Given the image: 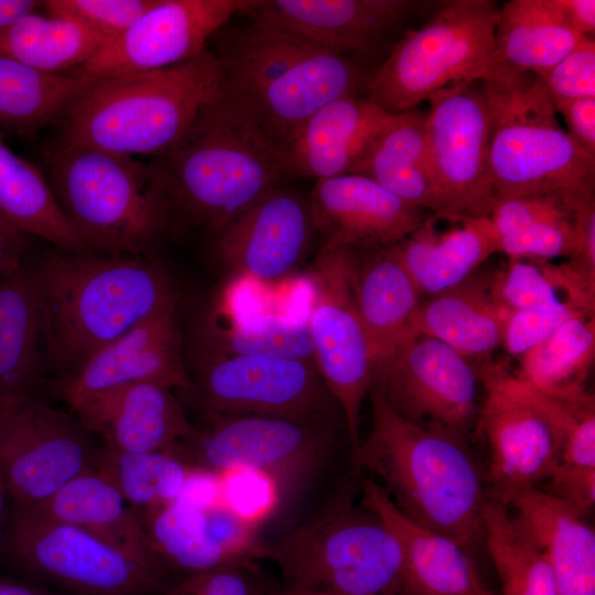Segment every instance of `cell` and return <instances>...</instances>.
I'll list each match as a JSON object with an SVG mask.
<instances>
[{"mask_svg": "<svg viewBox=\"0 0 595 595\" xmlns=\"http://www.w3.org/2000/svg\"><path fill=\"white\" fill-rule=\"evenodd\" d=\"M255 561L237 562L184 576L164 595H273Z\"/></svg>", "mask_w": 595, "mask_h": 595, "instance_id": "7dc6e473", "label": "cell"}, {"mask_svg": "<svg viewBox=\"0 0 595 595\" xmlns=\"http://www.w3.org/2000/svg\"><path fill=\"white\" fill-rule=\"evenodd\" d=\"M561 19L581 36L594 37V0H551Z\"/></svg>", "mask_w": 595, "mask_h": 595, "instance_id": "11a10c76", "label": "cell"}, {"mask_svg": "<svg viewBox=\"0 0 595 595\" xmlns=\"http://www.w3.org/2000/svg\"><path fill=\"white\" fill-rule=\"evenodd\" d=\"M95 468L139 515L180 499L196 474L203 473L174 450L127 453L106 445L99 450Z\"/></svg>", "mask_w": 595, "mask_h": 595, "instance_id": "ab89813d", "label": "cell"}, {"mask_svg": "<svg viewBox=\"0 0 595 595\" xmlns=\"http://www.w3.org/2000/svg\"><path fill=\"white\" fill-rule=\"evenodd\" d=\"M483 86L491 118L489 169L496 201L594 196L595 155L561 127L540 77L498 66Z\"/></svg>", "mask_w": 595, "mask_h": 595, "instance_id": "52a82bcc", "label": "cell"}, {"mask_svg": "<svg viewBox=\"0 0 595 595\" xmlns=\"http://www.w3.org/2000/svg\"><path fill=\"white\" fill-rule=\"evenodd\" d=\"M540 79L553 99L595 97L594 37L582 36Z\"/></svg>", "mask_w": 595, "mask_h": 595, "instance_id": "681fc988", "label": "cell"}, {"mask_svg": "<svg viewBox=\"0 0 595 595\" xmlns=\"http://www.w3.org/2000/svg\"><path fill=\"white\" fill-rule=\"evenodd\" d=\"M424 130L447 218L489 216L496 202L489 169L491 118L483 79L428 99Z\"/></svg>", "mask_w": 595, "mask_h": 595, "instance_id": "e0dca14e", "label": "cell"}, {"mask_svg": "<svg viewBox=\"0 0 595 595\" xmlns=\"http://www.w3.org/2000/svg\"><path fill=\"white\" fill-rule=\"evenodd\" d=\"M361 500L389 527L402 555L400 595H497L459 543L404 516L371 477L360 476Z\"/></svg>", "mask_w": 595, "mask_h": 595, "instance_id": "cb8c5ba5", "label": "cell"}, {"mask_svg": "<svg viewBox=\"0 0 595 595\" xmlns=\"http://www.w3.org/2000/svg\"><path fill=\"white\" fill-rule=\"evenodd\" d=\"M576 315L583 314L530 309L511 311L506 322L501 345L510 355L521 357Z\"/></svg>", "mask_w": 595, "mask_h": 595, "instance_id": "f907efd6", "label": "cell"}, {"mask_svg": "<svg viewBox=\"0 0 595 595\" xmlns=\"http://www.w3.org/2000/svg\"><path fill=\"white\" fill-rule=\"evenodd\" d=\"M156 0H48L44 12L74 20L108 43L127 31Z\"/></svg>", "mask_w": 595, "mask_h": 595, "instance_id": "ee69618b", "label": "cell"}, {"mask_svg": "<svg viewBox=\"0 0 595 595\" xmlns=\"http://www.w3.org/2000/svg\"><path fill=\"white\" fill-rule=\"evenodd\" d=\"M91 432L41 393L0 408V470L12 506L34 507L96 467Z\"/></svg>", "mask_w": 595, "mask_h": 595, "instance_id": "5bb4252c", "label": "cell"}, {"mask_svg": "<svg viewBox=\"0 0 595 595\" xmlns=\"http://www.w3.org/2000/svg\"><path fill=\"white\" fill-rule=\"evenodd\" d=\"M45 372L40 304L26 258L0 281V408L41 393Z\"/></svg>", "mask_w": 595, "mask_h": 595, "instance_id": "d6a6232c", "label": "cell"}, {"mask_svg": "<svg viewBox=\"0 0 595 595\" xmlns=\"http://www.w3.org/2000/svg\"><path fill=\"white\" fill-rule=\"evenodd\" d=\"M251 0H156L127 31L69 73L85 79L162 69L199 56Z\"/></svg>", "mask_w": 595, "mask_h": 595, "instance_id": "ac0fdd59", "label": "cell"}, {"mask_svg": "<svg viewBox=\"0 0 595 595\" xmlns=\"http://www.w3.org/2000/svg\"><path fill=\"white\" fill-rule=\"evenodd\" d=\"M554 108L566 125L567 134L595 155V97L553 99Z\"/></svg>", "mask_w": 595, "mask_h": 595, "instance_id": "816d5d0a", "label": "cell"}, {"mask_svg": "<svg viewBox=\"0 0 595 595\" xmlns=\"http://www.w3.org/2000/svg\"><path fill=\"white\" fill-rule=\"evenodd\" d=\"M29 255L28 235L0 214V281L17 271Z\"/></svg>", "mask_w": 595, "mask_h": 595, "instance_id": "db71d44e", "label": "cell"}, {"mask_svg": "<svg viewBox=\"0 0 595 595\" xmlns=\"http://www.w3.org/2000/svg\"><path fill=\"white\" fill-rule=\"evenodd\" d=\"M87 79L47 74L0 56V130L29 134L62 120Z\"/></svg>", "mask_w": 595, "mask_h": 595, "instance_id": "74e56055", "label": "cell"}, {"mask_svg": "<svg viewBox=\"0 0 595 595\" xmlns=\"http://www.w3.org/2000/svg\"><path fill=\"white\" fill-rule=\"evenodd\" d=\"M210 425L175 450L194 468L220 475L250 469L269 477L280 509H289L327 473L338 457L339 423L266 415H212Z\"/></svg>", "mask_w": 595, "mask_h": 595, "instance_id": "30bf717a", "label": "cell"}, {"mask_svg": "<svg viewBox=\"0 0 595 595\" xmlns=\"http://www.w3.org/2000/svg\"><path fill=\"white\" fill-rule=\"evenodd\" d=\"M73 413L119 452L172 451L196 431L172 389L152 382L126 387Z\"/></svg>", "mask_w": 595, "mask_h": 595, "instance_id": "d4e9b609", "label": "cell"}, {"mask_svg": "<svg viewBox=\"0 0 595 595\" xmlns=\"http://www.w3.org/2000/svg\"><path fill=\"white\" fill-rule=\"evenodd\" d=\"M581 37L561 19L551 0H509L499 7L496 22L498 66L541 77Z\"/></svg>", "mask_w": 595, "mask_h": 595, "instance_id": "836d02e7", "label": "cell"}, {"mask_svg": "<svg viewBox=\"0 0 595 595\" xmlns=\"http://www.w3.org/2000/svg\"><path fill=\"white\" fill-rule=\"evenodd\" d=\"M192 391L210 415L252 414L345 425L316 366L307 361L213 356L202 366Z\"/></svg>", "mask_w": 595, "mask_h": 595, "instance_id": "2e32d148", "label": "cell"}, {"mask_svg": "<svg viewBox=\"0 0 595 595\" xmlns=\"http://www.w3.org/2000/svg\"><path fill=\"white\" fill-rule=\"evenodd\" d=\"M105 41L68 18L32 11L0 32V56L47 74H69L88 63Z\"/></svg>", "mask_w": 595, "mask_h": 595, "instance_id": "d590c367", "label": "cell"}, {"mask_svg": "<svg viewBox=\"0 0 595 595\" xmlns=\"http://www.w3.org/2000/svg\"><path fill=\"white\" fill-rule=\"evenodd\" d=\"M371 430L351 459L375 475L408 518L459 543L474 558L484 547L490 499L486 466L461 435L407 421L371 386Z\"/></svg>", "mask_w": 595, "mask_h": 595, "instance_id": "7a4b0ae2", "label": "cell"}, {"mask_svg": "<svg viewBox=\"0 0 595 595\" xmlns=\"http://www.w3.org/2000/svg\"><path fill=\"white\" fill-rule=\"evenodd\" d=\"M314 229L325 246L368 250L399 244L426 217L374 180L344 174L317 180L309 198Z\"/></svg>", "mask_w": 595, "mask_h": 595, "instance_id": "603a6c76", "label": "cell"}, {"mask_svg": "<svg viewBox=\"0 0 595 595\" xmlns=\"http://www.w3.org/2000/svg\"><path fill=\"white\" fill-rule=\"evenodd\" d=\"M45 369L66 378L104 346L175 306L165 271L144 256L55 249L28 257Z\"/></svg>", "mask_w": 595, "mask_h": 595, "instance_id": "6da1fadb", "label": "cell"}, {"mask_svg": "<svg viewBox=\"0 0 595 595\" xmlns=\"http://www.w3.org/2000/svg\"><path fill=\"white\" fill-rule=\"evenodd\" d=\"M433 2L413 0H259L242 12L252 22L347 57L367 55Z\"/></svg>", "mask_w": 595, "mask_h": 595, "instance_id": "44dd1931", "label": "cell"}, {"mask_svg": "<svg viewBox=\"0 0 595 595\" xmlns=\"http://www.w3.org/2000/svg\"><path fill=\"white\" fill-rule=\"evenodd\" d=\"M289 592V591H288ZM292 595H335V594H314V593H292Z\"/></svg>", "mask_w": 595, "mask_h": 595, "instance_id": "94428289", "label": "cell"}, {"mask_svg": "<svg viewBox=\"0 0 595 595\" xmlns=\"http://www.w3.org/2000/svg\"><path fill=\"white\" fill-rule=\"evenodd\" d=\"M556 397L565 413L559 467L539 489L591 515L595 505V398L587 390Z\"/></svg>", "mask_w": 595, "mask_h": 595, "instance_id": "b9f144b4", "label": "cell"}, {"mask_svg": "<svg viewBox=\"0 0 595 595\" xmlns=\"http://www.w3.org/2000/svg\"><path fill=\"white\" fill-rule=\"evenodd\" d=\"M47 181L90 252L143 256L169 225L172 206L152 166L132 156L58 144Z\"/></svg>", "mask_w": 595, "mask_h": 595, "instance_id": "ba28073f", "label": "cell"}, {"mask_svg": "<svg viewBox=\"0 0 595 595\" xmlns=\"http://www.w3.org/2000/svg\"><path fill=\"white\" fill-rule=\"evenodd\" d=\"M425 111L390 113L350 174L367 176L405 203L447 218L433 175L424 130Z\"/></svg>", "mask_w": 595, "mask_h": 595, "instance_id": "f1b7e54d", "label": "cell"}, {"mask_svg": "<svg viewBox=\"0 0 595 595\" xmlns=\"http://www.w3.org/2000/svg\"><path fill=\"white\" fill-rule=\"evenodd\" d=\"M497 270H477L459 284L422 299L411 335L433 337L470 358H487L501 345L510 310L496 288Z\"/></svg>", "mask_w": 595, "mask_h": 595, "instance_id": "484cf974", "label": "cell"}, {"mask_svg": "<svg viewBox=\"0 0 595 595\" xmlns=\"http://www.w3.org/2000/svg\"><path fill=\"white\" fill-rule=\"evenodd\" d=\"M389 115L367 98L325 105L281 148L288 174L316 180L350 174Z\"/></svg>", "mask_w": 595, "mask_h": 595, "instance_id": "4316f807", "label": "cell"}, {"mask_svg": "<svg viewBox=\"0 0 595 595\" xmlns=\"http://www.w3.org/2000/svg\"><path fill=\"white\" fill-rule=\"evenodd\" d=\"M151 166L172 208L216 232L289 175L281 149L224 89Z\"/></svg>", "mask_w": 595, "mask_h": 595, "instance_id": "3957f363", "label": "cell"}, {"mask_svg": "<svg viewBox=\"0 0 595 595\" xmlns=\"http://www.w3.org/2000/svg\"><path fill=\"white\" fill-rule=\"evenodd\" d=\"M484 547L501 595H558L541 544L507 505L493 499L484 511Z\"/></svg>", "mask_w": 595, "mask_h": 595, "instance_id": "8d00e7d4", "label": "cell"}, {"mask_svg": "<svg viewBox=\"0 0 595 595\" xmlns=\"http://www.w3.org/2000/svg\"><path fill=\"white\" fill-rule=\"evenodd\" d=\"M543 548L558 595H595V531L591 515L539 489L507 505Z\"/></svg>", "mask_w": 595, "mask_h": 595, "instance_id": "f546056e", "label": "cell"}, {"mask_svg": "<svg viewBox=\"0 0 595 595\" xmlns=\"http://www.w3.org/2000/svg\"><path fill=\"white\" fill-rule=\"evenodd\" d=\"M140 517L158 558L184 576L264 558L259 526L220 498L197 502L181 497Z\"/></svg>", "mask_w": 595, "mask_h": 595, "instance_id": "d6986e66", "label": "cell"}, {"mask_svg": "<svg viewBox=\"0 0 595 595\" xmlns=\"http://www.w3.org/2000/svg\"><path fill=\"white\" fill-rule=\"evenodd\" d=\"M215 55L223 89L280 149L318 109L357 97L368 83L350 57L252 21L225 36Z\"/></svg>", "mask_w": 595, "mask_h": 595, "instance_id": "5b68a950", "label": "cell"}, {"mask_svg": "<svg viewBox=\"0 0 595 595\" xmlns=\"http://www.w3.org/2000/svg\"><path fill=\"white\" fill-rule=\"evenodd\" d=\"M181 335L172 306L137 325L91 355L73 375L58 382L61 398L72 412L126 387L152 382L193 390L181 354Z\"/></svg>", "mask_w": 595, "mask_h": 595, "instance_id": "ffe728a7", "label": "cell"}, {"mask_svg": "<svg viewBox=\"0 0 595 595\" xmlns=\"http://www.w3.org/2000/svg\"><path fill=\"white\" fill-rule=\"evenodd\" d=\"M314 230L309 199L277 186L217 232L216 251L226 268L270 282L300 263Z\"/></svg>", "mask_w": 595, "mask_h": 595, "instance_id": "7402d4cb", "label": "cell"}, {"mask_svg": "<svg viewBox=\"0 0 595 595\" xmlns=\"http://www.w3.org/2000/svg\"><path fill=\"white\" fill-rule=\"evenodd\" d=\"M357 261L355 248L323 245L306 273L312 292L306 320L315 365L343 413L351 459L361 441V408L374 372L355 299Z\"/></svg>", "mask_w": 595, "mask_h": 595, "instance_id": "7c38bea8", "label": "cell"}, {"mask_svg": "<svg viewBox=\"0 0 595 595\" xmlns=\"http://www.w3.org/2000/svg\"><path fill=\"white\" fill-rule=\"evenodd\" d=\"M491 0H450L407 31L369 76L367 99L389 113L415 108L445 88L485 79L498 67Z\"/></svg>", "mask_w": 595, "mask_h": 595, "instance_id": "9c48e42d", "label": "cell"}, {"mask_svg": "<svg viewBox=\"0 0 595 595\" xmlns=\"http://www.w3.org/2000/svg\"><path fill=\"white\" fill-rule=\"evenodd\" d=\"M592 197L547 194L501 198L494 204L489 218L499 239L536 223L572 214Z\"/></svg>", "mask_w": 595, "mask_h": 595, "instance_id": "bcb514c9", "label": "cell"}, {"mask_svg": "<svg viewBox=\"0 0 595 595\" xmlns=\"http://www.w3.org/2000/svg\"><path fill=\"white\" fill-rule=\"evenodd\" d=\"M440 230L436 215H429L396 253L423 298L451 289L476 272L498 252V238L489 216L452 219Z\"/></svg>", "mask_w": 595, "mask_h": 595, "instance_id": "83f0119b", "label": "cell"}, {"mask_svg": "<svg viewBox=\"0 0 595 595\" xmlns=\"http://www.w3.org/2000/svg\"><path fill=\"white\" fill-rule=\"evenodd\" d=\"M273 595H292L290 592H288L286 589H277Z\"/></svg>", "mask_w": 595, "mask_h": 595, "instance_id": "91938a15", "label": "cell"}, {"mask_svg": "<svg viewBox=\"0 0 595 595\" xmlns=\"http://www.w3.org/2000/svg\"><path fill=\"white\" fill-rule=\"evenodd\" d=\"M520 358L518 377L537 391L564 396L586 389L595 359V315H576Z\"/></svg>", "mask_w": 595, "mask_h": 595, "instance_id": "60d3db41", "label": "cell"}, {"mask_svg": "<svg viewBox=\"0 0 595 595\" xmlns=\"http://www.w3.org/2000/svg\"><path fill=\"white\" fill-rule=\"evenodd\" d=\"M42 1L0 0V32L22 15L37 10Z\"/></svg>", "mask_w": 595, "mask_h": 595, "instance_id": "9f6ffc18", "label": "cell"}, {"mask_svg": "<svg viewBox=\"0 0 595 595\" xmlns=\"http://www.w3.org/2000/svg\"><path fill=\"white\" fill-rule=\"evenodd\" d=\"M214 343L213 356H267L315 365L307 320L273 315L232 321L227 328L215 332Z\"/></svg>", "mask_w": 595, "mask_h": 595, "instance_id": "7bdbcfd3", "label": "cell"}, {"mask_svg": "<svg viewBox=\"0 0 595 595\" xmlns=\"http://www.w3.org/2000/svg\"><path fill=\"white\" fill-rule=\"evenodd\" d=\"M578 206L572 214L542 220L499 238L498 252L509 259H569L576 245Z\"/></svg>", "mask_w": 595, "mask_h": 595, "instance_id": "f6af8a7d", "label": "cell"}, {"mask_svg": "<svg viewBox=\"0 0 595 595\" xmlns=\"http://www.w3.org/2000/svg\"><path fill=\"white\" fill-rule=\"evenodd\" d=\"M9 500L12 502L7 484L0 470V549L6 541L8 523L12 509L9 508Z\"/></svg>", "mask_w": 595, "mask_h": 595, "instance_id": "6f0895ef", "label": "cell"}, {"mask_svg": "<svg viewBox=\"0 0 595 595\" xmlns=\"http://www.w3.org/2000/svg\"><path fill=\"white\" fill-rule=\"evenodd\" d=\"M350 467L326 502L270 540L264 558L280 569L292 593L400 595L402 555L385 521L360 497Z\"/></svg>", "mask_w": 595, "mask_h": 595, "instance_id": "8992f818", "label": "cell"}, {"mask_svg": "<svg viewBox=\"0 0 595 595\" xmlns=\"http://www.w3.org/2000/svg\"><path fill=\"white\" fill-rule=\"evenodd\" d=\"M577 238L572 256L566 263L595 283V199H585L576 213Z\"/></svg>", "mask_w": 595, "mask_h": 595, "instance_id": "f5cc1de1", "label": "cell"}, {"mask_svg": "<svg viewBox=\"0 0 595 595\" xmlns=\"http://www.w3.org/2000/svg\"><path fill=\"white\" fill-rule=\"evenodd\" d=\"M0 595H50L46 592L29 584L0 578Z\"/></svg>", "mask_w": 595, "mask_h": 595, "instance_id": "680465c9", "label": "cell"}, {"mask_svg": "<svg viewBox=\"0 0 595 595\" xmlns=\"http://www.w3.org/2000/svg\"><path fill=\"white\" fill-rule=\"evenodd\" d=\"M355 299L375 371L412 336L411 323L423 299L400 262L394 245L358 250Z\"/></svg>", "mask_w": 595, "mask_h": 595, "instance_id": "1f68e13d", "label": "cell"}, {"mask_svg": "<svg viewBox=\"0 0 595 595\" xmlns=\"http://www.w3.org/2000/svg\"><path fill=\"white\" fill-rule=\"evenodd\" d=\"M390 408L414 424L472 440L484 399L478 366L433 337L413 335L372 374Z\"/></svg>", "mask_w": 595, "mask_h": 595, "instance_id": "9a60e30c", "label": "cell"}, {"mask_svg": "<svg viewBox=\"0 0 595 595\" xmlns=\"http://www.w3.org/2000/svg\"><path fill=\"white\" fill-rule=\"evenodd\" d=\"M4 542L19 566L82 595H164L171 585L166 570L29 508L12 506Z\"/></svg>", "mask_w": 595, "mask_h": 595, "instance_id": "4fadbf2b", "label": "cell"}, {"mask_svg": "<svg viewBox=\"0 0 595 595\" xmlns=\"http://www.w3.org/2000/svg\"><path fill=\"white\" fill-rule=\"evenodd\" d=\"M496 288L510 310H540L595 314V283L586 280L565 261L509 259L496 271Z\"/></svg>", "mask_w": 595, "mask_h": 595, "instance_id": "f35d334b", "label": "cell"}, {"mask_svg": "<svg viewBox=\"0 0 595 595\" xmlns=\"http://www.w3.org/2000/svg\"><path fill=\"white\" fill-rule=\"evenodd\" d=\"M23 508L78 527L141 563L167 571L151 547L140 515L96 468L71 479L40 505Z\"/></svg>", "mask_w": 595, "mask_h": 595, "instance_id": "4dcf8cb0", "label": "cell"}, {"mask_svg": "<svg viewBox=\"0 0 595 595\" xmlns=\"http://www.w3.org/2000/svg\"><path fill=\"white\" fill-rule=\"evenodd\" d=\"M220 475L219 498L241 517L260 526L277 513L278 489L269 477L250 469H235Z\"/></svg>", "mask_w": 595, "mask_h": 595, "instance_id": "c3c4849f", "label": "cell"}, {"mask_svg": "<svg viewBox=\"0 0 595 595\" xmlns=\"http://www.w3.org/2000/svg\"><path fill=\"white\" fill-rule=\"evenodd\" d=\"M484 399L477 431L488 447L490 499L508 505L516 495L540 488L560 465L565 413L561 401L541 393L490 360L478 366Z\"/></svg>", "mask_w": 595, "mask_h": 595, "instance_id": "8fae6325", "label": "cell"}, {"mask_svg": "<svg viewBox=\"0 0 595 595\" xmlns=\"http://www.w3.org/2000/svg\"><path fill=\"white\" fill-rule=\"evenodd\" d=\"M0 214L28 236L64 251L90 252L64 215L47 178L0 137Z\"/></svg>", "mask_w": 595, "mask_h": 595, "instance_id": "e575fe53", "label": "cell"}, {"mask_svg": "<svg viewBox=\"0 0 595 595\" xmlns=\"http://www.w3.org/2000/svg\"><path fill=\"white\" fill-rule=\"evenodd\" d=\"M223 89L213 51L171 67L87 79L62 118L61 145L162 155Z\"/></svg>", "mask_w": 595, "mask_h": 595, "instance_id": "277c9868", "label": "cell"}]
</instances>
